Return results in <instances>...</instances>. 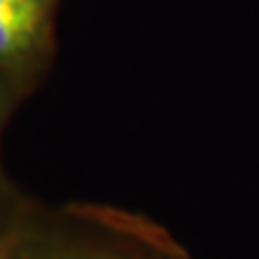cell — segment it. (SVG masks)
I'll use <instances>...</instances> for the list:
<instances>
[{"instance_id":"cell-1","label":"cell","mask_w":259,"mask_h":259,"mask_svg":"<svg viewBox=\"0 0 259 259\" xmlns=\"http://www.w3.org/2000/svg\"><path fill=\"white\" fill-rule=\"evenodd\" d=\"M52 13L0 0V67L22 71L46 50Z\"/></svg>"},{"instance_id":"cell-2","label":"cell","mask_w":259,"mask_h":259,"mask_svg":"<svg viewBox=\"0 0 259 259\" xmlns=\"http://www.w3.org/2000/svg\"><path fill=\"white\" fill-rule=\"evenodd\" d=\"M18 259H141L132 253L91 246H13Z\"/></svg>"}]
</instances>
